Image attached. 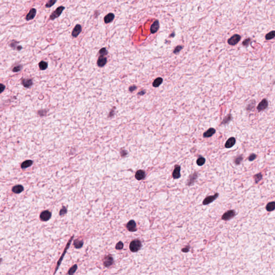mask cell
Returning a JSON list of instances; mask_svg holds the SVG:
<instances>
[{"mask_svg": "<svg viewBox=\"0 0 275 275\" xmlns=\"http://www.w3.org/2000/svg\"><path fill=\"white\" fill-rule=\"evenodd\" d=\"M141 247V242L140 241L138 240H134L130 243V249L132 252H137L140 249Z\"/></svg>", "mask_w": 275, "mask_h": 275, "instance_id": "1", "label": "cell"}, {"mask_svg": "<svg viewBox=\"0 0 275 275\" xmlns=\"http://www.w3.org/2000/svg\"><path fill=\"white\" fill-rule=\"evenodd\" d=\"M236 213L234 210H229L225 212L221 217V219L225 221L229 220L235 216Z\"/></svg>", "mask_w": 275, "mask_h": 275, "instance_id": "2", "label": "cell"}, {"mask_svg": "<svg viewBox=\"0 0 275 275\" xmlns=\"http://www.w3.org/2000/svg\"><path fill=\"white\" fill-rule=\"evenodd\" d=\"M241 36L239 34H234L228 40V43L230 45H235L240 41Z\"/></svg>", "mask_w": 275, "mask_h": 275, "instance_id": "3", "label": "cell"}, {"mask_svg": "<svg viewBox=\"0 0 275 275\" xmlns=\"http://www.w3.org/2000/svg\"><path fill=\"white\" fill-rule=\"evenodd\" d=\"M218 196H219L218 193H216V194H215L214 195H213V196H210L206 197V198L204 199L203 202V204L204 205H208V204H209L212 203L213 201L215 200V199H216L217 198H218Z\"/></svg>", "mask_w": 275, "mask_h": 275, "instance_id": "4", "label": "cell"}, {"mask_svg": "<svg viewBox=\"0 0 275 275\" xmlns=\"http://www.w3.org/2000/svg\"><path fill=\"white\" fill-rule=\"evenodd\" d=\"M64 9H65V7H63V6H59V8H57V9L55 10L51 15L50 19L53 20L58 17L60 15H61L62 12H63V11L64 10Z\"/></svg>", "mask_w": 275, "mask_h": 275, "instance_id": "5", "label": "cell"}, {"mask_svg": "<svg viewBox=\"0 0 275 275\" xmlns=\"http://www.w3.org/2000/svg\"><path fill=\"white\" fill-rule=\"evenodd\" d=\"M268 106V102L267 99H263L257 107V109L258 112L262 111L267 109Z\"/></svg>", "mask_w": 275, "mask_h": 275, "instance_id": "6", "label": "cell"}, {"mask_svg": "<svg viewBox=\"0 0 275 275\" xmlns=\"http://www.w3.org/2000/svg\"><path fill=\"white\" fill-rule=\"evenodd\" d=\"M198 172H195L194 174H191L190 175H189V177H188V180H187V185L188 186H191L193 184H194L195 181L197 178V177H198Z\"/></svg>", "mask_w": 275, "mask_h": 275, "instance_id": "7", "label": "cell"}, {"mask_svg": "<svg viewBox=\"0 0 275 275\" xmlns=\"http://www.w3.org/2000/svg\"><path fill=\"white\" fill-rule=\"evenodd\" d=\"M181 167L179 165H175L174 171H173L172 176L174 179H178L181 176Z\"/></svg>", "mask_w": 275, "mask_h": 275, "instance_id": "8", "label": "cell"}, {"mask_svg": "<svg viewBox=\"0 0 275 275\" xmlns=\"http://www.w3.org/2000/svg\"><path fill=\"white\" fill-rule=\"evenodd\" d=\"M51 217V213L48 211H45L40 214V218L42 221H46L49 220Z\"/></svg>", "mask_w": 275, "mask_h": 275, "instance_id": "9", "label": "cell"}, {"mask_svg": "<svg viewBox=\"0 0 275 275\" xmlns=\"http://www.w3.org/2000/svg\"><path fill=\"white\" fill-rule=\"evenodd\" d=\"M114 263V259L111 255L106 256L103 259V264L105 267H108Z\"/></svg>", "mask_w": 275, "mask_h": 275, "instance_id": "10", "label": "cell"}, {"mask_svg": "<svg viewBox=\"0 0 275 275\" xmlns=\"http://www.w3.org/2000/svg\"><path fill=\"white\" fill-rule=\"evenodd\" d=\"M236 143V140L234 137H231L228 139L226 142L225 147L226 148H230L234 146Z\"/></svg>", "mask_w": 275, "mask_h": 275, "instance_id": "11", "label": "cell"}, {"mask_svg": "<svg viewBox=\"0 0 275 275\" xmlns=\"http://www.w3.org/2000/svg\"><path fill=\"white\" fill-rule=\"evenodd\" d=\"M126 227L130 232H135L137 230L136 223L134 220H131L126 225Z\"/></svg>", "mask_w": 275, "mask_h": 275, "instance_id": "12", "label": "cell"}, {"mask_svg": "<svg viewBox=\"0 0 275 275\" xmlns=\"http://www.w3.org/2000/svg\"><path fill=\"white\" fill-rule=\"evenodd\" d=\"M36 12L37 11L35 10V9L34 8L31 9L30 10V11L29 12L28 15H26V19L27 20V21H30V20L34 19L35 16V15H36Z\"/></svg>", "mask_w": 275, "mask_h": 275, "instance_id": "13", "label": "cell"}, {"mask_svg": "<svg viewBox=\"0 0 275 275\" xmlns=\"http://www.w3.org/2000/svg\"><path fill=\"white\" fill-rule=\"evenodd\" d=\"M81 31H82L81 26L80 25L77 24V25L75 26V27L74 28V29L73 30L72 33V36L74 37H77L80 34V33L81 32Z\"/></svg>", "mask_w": 275, "mask_h": 275, "instance_id": "14", "label": "cell"}, {"mask_svg": "<svg viewBox=\"0 0 275 275\" xmlns=\"http://www.w3.org/2000/svg\"><path fill=\"white\" fill-rule=\"evenodd\" d=\"M145 172L143 170H138L136 175H135V177H136V179H138V180H141V179H143L145 177Z\"/></svg>", "mask_w": 275, "mask_h": 275, "instance_id": "15", "label": "cell"}, {"mask_svg": "<svg viewBox=\"0 0 275 275\" xmlns=\"http://www.w3.org/2000/svg\"><path fill=\"white\" fill-rule=\"evenodd\" d=\"M216 131L214 128H210L208 130L206 131V132L204 133L203 134V137L204 138H209L212 137L213 135L215 134Z\"/></svg>", "mask_w": 275, "mask_h": 275, "instance_id": "16", "label": "cell"}, {"mask_svg": "<svg viewBox=\"0 0 275 275\" xmlns=\"http://www.w3.org/2000/svg\"><path fill=\"white\" fill-rule=\"evenodd\" d=\"M159 22L158 21H155L153 24H152L151 27H150V32L152 34H155L156 33L157 31H158L159 29Z\"/></svg>", "mask_w": 275, "mask_h": 275, "instance_id": "17", "label": "cell"}, {"mask_svg": "<svg viewBox=\"0 0 275 275\" xmlns=\"http://www.w3.org/2000/svg\"><path fill=\"white\" fill-rule=\"evenodd\" d=\"M106 62H107V59L104 56L101 55V57H99L98 61H97V65L99 67H103L106 63Z\"/></svg>", "mask_w": 275, "mask_h": 275, "instance_id": "18", "label": "cell"}, {"mask_svg": "<svg viewBox=\"0 0 275 275\" xmlns=\"http://www.w3.org/2000/svg\"><path fill=\"white\" fill-rule=\"evenodd\" d=\"M115 18V15L112 13H110L104 17V22L105 23H109L112 22Z\"/></svg>", "mask_w": 275, "mask_h": 275, "instance_id": "19", "label": "cell"}, {"mask_svg": "<svg viewBox=\"0 0 275 275\" xmlns=\"http://www.w3.org/2000/svg\"><path fill=\"white\" fill-rule=\"evenodd\" d=\"M265 208L268 212L273 211L275 209V201H271V202H270V203H268V204L266 205Z\"/></svg>", "mask_w": 275, "mask_h": 275, "instance_id": "20", "label": "cell"}, {"mask_svg": "<svg viewBox=\"0 0 275 275\" xmlns=\"http://www.w3.org/2000/svg\"><path fill=\"white\" fill-rule=\"evenodd\" d=\"M23 189H24V188L23 187V186H22L21 185H18L15 186L14 187H13L12 191L14 192V193H16V194H19V193H21V192L23 191Z\"/></svg>", "mask_w": 275, "mask_h": 275, "instance_id": "21", "label": "cell"}, {"mask_svg": "<svg viewBox=\"0 0 275 275\" xmlns=\"http://www.w3.org/2000/svg\"><path fill=\"white\" fill-rule=\"evenodd\" d=\"M162 82H163L162 78H161V77H158V78L156 79L154 81L153 83V86L155 88L158 87V86L161 85V84L162 83Z\"/></svg>", "mask_w": 275, "mask_h": 275, "instance_id": "22", "label": "cell"}, {"mask_svg": "<svg viewBox=\"0 0 275 275\" xmlns=\"http://www.w3.org/2000/svg\"><path fill=\"white\" fill-rule=\"evenodd\" d=\"M32 163L33 162L31 160H27L24 161V162L22 164L21 168H23V169H25V168L30 167V166L32 165Z\"/></svg>", "mask_w": 275, "mask_h": 275, "instance_id": "23", "label": "cell"}, {"mask_svg": "<svg viewBox=\"0 0 275 275\" xmlns=\"http://www.w3.org/2000/svg\"><path fill=\"white\" fill-rule=\"evenodd\" d=\"M205 162V159L202 156H200L197 160V164L199 166H201L204 165Z\"/></svg>", "mask_w": 275, "mask_h": 275, "instance_id": "24", "label": "cell"}, {"mask_svg": "<svg viewBox=\"0 0 275 275\" xmlns=\"http://www.w3.org/2000/svg\"><path fill=\"white\" fill-rule=\"evenodd\" d=\"M231 119H232L231 115H227V116H226L225 117V118H223V121L221 122V124H223V125H225V124H228L230 120H231Z\"/></svg>", "mask_w": 275, "mask_h": 275, "instance_id": "25", "label": "cell"}, {"mask_svg": "<svg viewBox=\"0 0 275 275\" xmlns=\"http://www.w3.org/2000/svg\"><path fill=\"white\" fill-rule=\"evenodd\" d=\"M32 82L30 79L24 80L23 81V85L24 86H25V87L27 88L29 87V86L32 85Z\"/></svg>", "mask_w": 275, "mask_h": 275, "instance_id": "26", "label": "cell"}, {"mask_svg": "<svg viewBox=\"0 0 275 275\" xmlns=\"http://www.w3.org/2000/svg\"><path fill=\"white\" fill-rule=\"evenodd\" d=\"M275 36V32L274 31L270 32L269 33L265 35V39L267 40H270L272 38H274Z\"/></svg>", "mask_w": 275, "mask_h": 275, "instance_id": "27", "label": "cell"}, {"mask_svg": "<svg viewBox=\"0 0 275 275\" xmlns=\"http://www.w3.org/2000/svg\"><path fill=\"white\" fill-rule=\"evenodd\" d=\"M83 241H80V240H76L74 242V245L75 247V248H80L82 247V246H83Z\"/></svg>", "mask_w": 275, "mask_h": 275, "instance_id": "28", "label": "cell"}, {"mask_svg": "<svg viewBox=\"0 0 275 275\" xmlns=\"http://www.w3.org/2000/svg\"><path fill=\"white\" fill-rule=\"evenodd\" d=\"M243 160V157L242 155H239V156H237L234 159V163L237 165H240L241 163V162Z\"/></svg>", "mask_w": 275, "mask_h": 275, "instance_id": "29", "label": "cell"}, {"mask_svg": "<svg viewBox=\"0 0 275 275\" xmlns=\"http://www.w3.org/2000/svg\"><path fill=\"white\" fill-rule=\"evenodd\" d=\"M253 177L255 179V183H258V182H259L262 179L263 176H262V175L261 173H259V174H256L255 175H254Z\"/></svg>", "mask_w": 275, "mask_h": 275, "instance_id": "30", "label": "cell"}, {"mask_svg": "<svg viewBox=\"0 0 275 275\" xmlns=\"http://www.w3.org/2000/svg\"><path fill=\"white\" fill-rule=\"evenodd\" d=\"M39 68L41 70H45L47 68V63L46 62L41 61L39 64Z\"/></svg>", "mask_w": 275, "mask_h": 275, "instance_id": "31", "label": "cell"}, {"mask_svg": "<svg viewBox=\"0 0 275 275\" xmlns=\"http://www.w3.org/2000/svg\"><path fill=\"white\" fill-rule=\"evenodd\" d=\"M57 0H50V1L46 3V7L47 8L51 7L52 6H53L55 3V2H57Z\"/></svg>", "mask_w": 275, "mask_h": 275, "instance_id": "32", "label": "cell"}, {"mask_svg": "<svg viewBox=\"0 0 275 275\" xmlns=\"http://www.w3.org/2000/svg\"><path fill=\"white\" fill-rule=\"evenodd\" d=\"M99 54H100L101 55H102V56H104V55H105L108 54V52L107 51H106V48H102L101 50H100L99 51Z\"/></svg>", "mask_w": 275, "mask_h": 275, "instance_id": "33", "label": "cell"}, {"mask_svg": "<svg viewBox=\"0 0 275 275\" xmlns=\"http://www.w3.org/2000/svg\"><path fill=\"white\" fill-rule=\"evenodd\" d=\"M182 48H183L182 46H177V47L175 48V50L174 51V53H175V54H177V53H179L181 51V50L182 49Z\"/></svg>", "mask_w": 275, "mask_h": 275, "instance_id": "34", "label": "cell"}, {"mask_svg": "<svg viewBox=\"0 0 275 275\" xmlns=\"http://www.w3.org/2000/svg\"><path fill=\"white\" fill-rule=\"evenodd\" d=\"M123 248V243L121 242H119L117 244L116 246V248L118 250H120Z\"/></svg>", "mask_w": 275, "mask_h": 275, "instance_id": "35", "label": "cell"}, {"mask_svg": "<svg viewBox=\"0 0 275 275\" xmlns=\"http://www.w3.org/2000/svg\"><path fill=\"white\" fill-rule=\"evenodd\" d=\"M256 157L257 156L255 154H252L249 157H248V160L249 161H254V160L256 158Z\"/></svg>", "mask_w": 275, "mask_h": 275, "instance_id": "36", "label": "cell"}, {"mask_svg": "<svg viewBox=\"0 0 275 275\" xmlns=\"http://www.w3.org/2000/svg\"><path fill=\"white\" fill-rule=\"evenodd\" d=\"M77 269V266L76 265H74V267H73L71 269H70L69 271V274L70 275H72L76 271V270Z\"/></svg>", "mask_w": 275, "mask_h": 275, "instance_id": "37", "label": "cell"}, {"mask_svg": "<svg viewBox=\"0 0 275 275\" xmlns=\"http://www.w3.org/2000/svg\"><path fill=\"white\" fill-rule=\"evenodd\" d=\"M250 41V38H247V39H246L245 40H244L243 41V46H247L248 45H249V42Z\"/></svg>", "mask_w": 275, "mask_h": 275, "instance_id": "38", "label": "cell"}, {"mask_svg": "<svg viewBox=\"0 0 275 275\" xmlns=\"http://www.w3.org/2000/svg\"><path fill=\"white\" fill-rule=\"evenodd\" d=\"M190 250V246H187L185 248H183L182 249V252H187L189 251Z\"/></svg>", "mask_w": 275, "mask_h": 275, "instance_id": "39", "label": "cell"}, {"mask_svg": "<svg viewBox=\"0 0 275 275\" xmlns=\"http://www.w3.org/2000/svg\"><path fill=\"white\" fill-rule=\"evenodd\" d=\"M21 67L20 66H16V67H15L14 69H13L12 70H13V72H19V71L21 70Z\"/></svg>", "mask_w": 275, "mask_h": 275, "instance_id": "40", "label": "cell"}, {"mask_svg": "<svg viewBox=\"0 0 275 275\" xmlns=\"http://www.w3.org/2000/svg\"><path fill=\"white\" fill-rule=\"evenodd\" d=\"M4 89H5V86L2 85V84H0V93L3 92Z\"/></svg>", "mask_w": 275, "mask_h": 275, "instance_id": "41", "label": "cell"}, {"mask_svg": "<svg viewBox=\"0 0 275 275\" xmlns=\"http://www.w3.org/2000/svg\"><path fill=\"white\" fill-rule=\"evenodd\" d=\"M136 89V86H133V87L132 86H131V87H130V90L131 91V92H133V91L135 89Z\"/></svg>", "mask_w": 275, "mask_h": 275, "instance_id": "42", "label": "cell"}]
</instances>
